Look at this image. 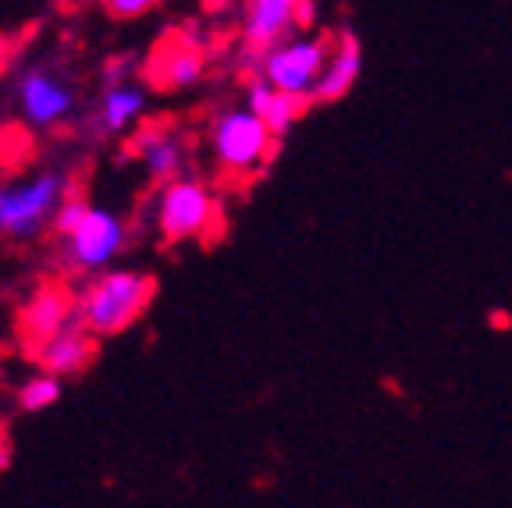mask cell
<instances>
[{"mask_svg":"<svg viewBox=\"0 0 512 508\" xmlns=\"http://www.w3.org/2000/svg\"><path fill=\"white\" fill-rule=\"evenodd\" d=\"M153 292L157 285L143 270L107 267L100 274H89V285L75 295V320L89 327L96 338H111L143 320Z\"/></svg>","mask_w":512,"mask_h":508,"instance_id":"obj_1","label":"cell"},{"mask_svg":"<svg viewBox=\"0 0 512 508\" xmlns=\"http://www.w3.org/2000/svg\"><path fill=\"white\" fill-rule=\"evenodd\" d=\"M207 150L221 175L253 178L260 175L278 153V135L264 125V118L249 104L224 107L210 118Z\"/></svg>","mask_w":512,"mask_h":508,"instance_id":"obj_2","label":"cell"},{"mask_svg":"<svg viewBox=\"0 0 512 508\" xmlns=\"http://www.w3.org/2000/svg\"><path fill=\"white\" fill-rule=\"evenodd\" d=\"M150 221L160 242H200L221 228V203L207 182L192 175H178L160 182L150 199Z\"/></svg>","mask_w":512,"mask_h":508,"instance_id":"obj_3","label":"cell"},{"mask_svg":"<svg viewBox=\"0 0 512 508\" xmlns=\"http://www.w3.org/2000/svg\"><path fill=\"white\" fill-rule=\"evenodd\" d=\"M64 196H68V182L61 171H36L15 185L0 182V239H36L43 228L54 224Z\"/></svg>","mask_w":512,"mask_h":508,"instance_id":"obj_4","label":"cell"},{"mask_svg":"<svg viewBox=\"0 0 512 508\" xmlns=\"http://www.w3.org/2000/svg\"><path fill=\"white\" fill-rule=\"evenodd\" d=\"M331 54L328 36H310V32H292L288 40L274 43L271 50L256 57V68H260V79H267L271 86L285 89L292 96H303L306 104H313V93H317V82L324 64Z\"/></svg>","mask_w":512,"mask_h":508,"instance_id":"obj_5","label":"cell"},{"mask_svg":"<svg viewBox=\"0 0 512 508\" xmlns=\"http://www.w3.org/2000/svg\"><path fill=\"white\" fill-rule=\"evenodd\" d=\"M128 249V224L121 214L89 203L86 217L61 239V253L75 274H100Z\"/></svg>","mask_w":512,"mask_h":508,"instance_id":"obj_6","label":"cell"},{"mask_svg":"<svg viewBox=\"0 0 512 508\" xmlns=\"http://www.w3.org/2000/svg\"><path fill=\"white\" fill-rule=\"evenodd\" d=\"M313 15H317L313 0H242V50L249 57H260L292 32L306 29Z\"/></svg>","mask_w":512,"mask_h":508,"instance_id":"obj_7","label":"cell"},{"mask_svg":"<svg viewBox=\"0 0 512 508\" xmlns=\"http://www.w3.org/2000/svg\"><path fill=\"white\" fill-rule=\"evenodd\" d=\"M18 96V114L29 128H57L75 114V89L61 79L57 72L47 68H32L18 79L15 86Z\"/></svg>","mask_w":512,"mask_h":508,"instance_id":"obj_8","label":"cell"},{"mask_svg":"<svg viewBox=\"0 0 512 508\" xmlns=\"http://www.w3.org/2000/svg\"><path fill=\"white\" fill-rule=\"evenodd\" d=\"M128 150H132V157L139 160V167H143L153 185L171 182V178L185 175V167H189L185 135L171 125H157V121L139 125L136 132L128 135Z\"/></svg>","mask_w":512,"mask_h":508,"instance_id":"obj_9","label":"cell"},{"mask_svg":"<svg viewBox=\"0 0 512 508\" xmlns=\"http://www.w3.org/2000/svg\"><path fill=\"white\" fill-rule=\"evenodd\" d=\"M203 75H207V54L196 43L178 40V36L160 43L146 64V79L157 89H171V93L200 86Z\"/></svg>","mask_w":512,"mask_h":508,"instance_id":"obj_10","label":"cell"},{"mask_svg":"<svg viewBox=\"0 0 512 508\" xmlns=\"http://www.w3.org/2000/svg\"><path fill=\"white\" fill-rule=\"evenodd\" d=\"M146 107H150V96H146L143 82L121 79L107 82L100 100H96V128L104 135H132L146 118Z\"/></svg>","mask_w":512,"mask_h":508,"instance_id":"obj_11","label":"cell"},{"mask_svg":"<svg viewBox=\"0 0 512 508\" xmlns=\"http://www.w3.org/2000/svg\"><path fill=\"white\" fill-rule=\"evenodd\" d=\"M40 370H50L57 377L82 374L96 356V334L89 327H82L79 320H72L68 327H61L57 334L43 338L40 345H32Z\"/></svg>","mask_w":512,"mask_h":508,"instance_id":"obj_12","label":"cell"},{"mask_svg":"<svg viewBox=\"0 0 512 508\" xmlns=\"http://www.w3.org/2000/svg\"><path fill=\"white\" fill-rule=\"evenodd\" d=\"M75 320V299L57 285H40L18 310V331L29 345H40L43 338L57 334Z\"/></svg>","mask_w":512,"mask_h":508,"instance_id":"obj_13","label":"cell"},{"mask_svg":"<svg viewBox=\"0 0 512 508\" xmlns=\"http://www.w3.org/2000/svg\"><path fill=\"white\" fill-rule=\"evenodd\" d=\"M360 72H363L360 40H356L352 32H342L338 40H331V54H328V64H324V72H320L313 104H335V100H342V96L356 86Z\"/></svg>","mask_w":512,"mask_h":508,"instance_id":"obj_14","label":"cell"},{"mask_svg":"<svg viewBox=\"0 0 512 508\" xmlns=\"http://www.w3.org/2000/svg\"><path fill=\"white\" fill-rule=\"evenodd\" d=\"M246 104L253 107L260 118H264V125L271 128L278 139L292 132V125H296V121L303 118L306 107H310L303 96L285 93V89L271 86L267 79H253V82H249V86H246Z\"/></svg>","mask_w":512,"mask_h":508,"instance_id":"obj_15","label":"cell"},{"mask_svg":"<svg viewBox=\"0 0 512 508\" xmlns=\"http://www.w3.org/2000/svg\"><path fill=\"white\" fill-rule=\"evenodd\" d=\"M57 398H61V377L50 374V370H40V374L29 377L18 388V405H22L25 413H43V409L57 405Z\"/></svg>","mask_w":512,"mask_h":508,"instance_id":"obj_16","label":"cell"},{"mask_svg":"<svg viewBox=\"0 0 512 508\" xmlns=\"http://www.w3.org/2000/svg\"><path fill=\"white\" fill-rule=\"evenodd\" d=\"M86 210H89L86 199H79V196H64V199H61V207H57V214H54V224H50L57 239H64V235H68V231H72L75 224H79L82 217H86Z\"/></svg>","mask_w":512,"mask_h":508,"instance_id":"obj_17","label":"cell"},{"mask_svg":"<svg viewBox=\"0 0 512 508\" xmlns=\"http://www.w3.org/2000/svg\"><path fill=\"white\" fill-rule=\"evenodd\" d=\"M160 8V0H104V11L111 18H121V22H132V18H143L150 11Z\"/></svg>","mask_w":512,"mask_h":508,"instance_id":"obj_18","label":"cell"},{"mask_svg":"<svg viewBox=\"0 0 512 508\" xmlns=\"http://www.w3.org/2000/svg\"><path fill=\"white\" fill-rule=\"evenodd\" d=\"M0 157H4V139H0Z\"/></svg>","mask_w":512,"mask_h":508,"instance_id":"obj_19","label":"cell"}]
</instances>
